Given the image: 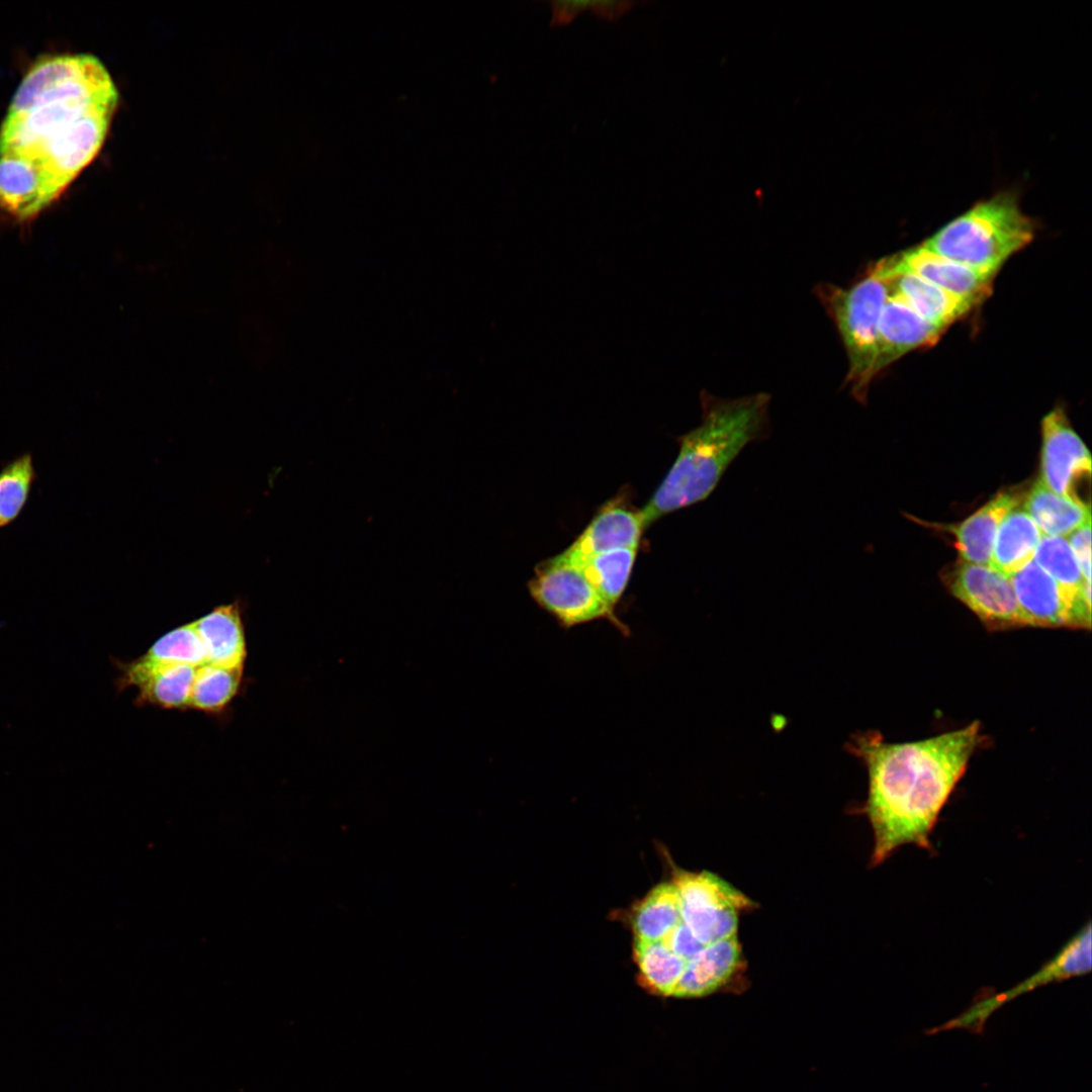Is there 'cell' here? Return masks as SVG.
Masks as SVG:
<instances>
[{
	"label": "cell",
	"instance_id": "13",
	"mask_svg": "<svg viewBox=\"0 0 1092 1092\" xmlns=\"http://www.w3.org/2000/svg\"><path fill=\"white\" fill-rule=\"evenodd\" d=\"M114 665L119 670L117 688L135 687L139 690V705L150 704L167 709L189 707L195 666L151 662L141 657L130 662L114 661Z\"/></svg>",
	"mask_w": 1092,
	"mask_h": 1092
},
{
	"label": "cell",
	"instance_id": "26",
	"mask_svg": "<svg viewBox=\"0 0 1092 1092\" xmlns=\"http://www.w3.org/2000/svg\"><path fill=\"white\" fill-rule=\"evenodd\" d=\"M1087 581H1091V521L1082 525L1067 539Z\"/></svg>",
	"mask_w": 1092,
	"mask_h": 1092
},
{
	"label": "cell",
	"instance_id": "21",
	"mask_svg": "<svg viewBox=\"0 0 1092 1092\" xmlns=\"http://www.w3.org/2000/svg\"><path fill=\"white\" fill-rule=\"evenodd\" d=\"M636 552L637 548L632 547L613 549L594 555L578 565L599 595L613 609L628 583Z\"/></svg>",
	"mask_w": 1092,
	"mask_h": 1092
},
{
	"label": "cell",
	"instance_id": "7",
	"mask_svg": "<svg viewBox=\"0 0 1092 1092\" xmlns=\"http://www.w3.org/2000/svg\"><path fill=\"white\" fill-rule=\"evenodd\" d=\"M533 600L560 625L570 628L598 619H608L623 633L624 625L584 576L581 569L556 556L537 567L529 582Z\"/></svg>",
	"mask_w": 1092,
	"mask_h": 1092
},
{
	"label": "cell",
	"instance_id": "5",
	"mask_svg": "<svg viewBox=\"0 0 1092 1092\" xmlns=\"http://www.w3.org/2000/svg\"><path fill=\"white\" fill-rule=\"evenodd\" d=\"M1036 222L1025 214L1018 192L1001 190L975 203L919 244L962 264L997 273L1034 239Z\"/></svg>",
	"mask_w": 1092,
	"mask_h": 1092
},
{
	"label": "cell",
	"instance_id": "24",
	"mask_svg": "<svg viewBox=\"0 0 1092 1092\" xmlns=\"http://www.w3.org/2000/svg\"><path fill=\"white\" fill-rule=\"evenodd\" d=\"M37 478L32 455L21 453L0 469V529L11 525L24 510Z\"/></svg>",
	"mask_w": 1092,
	"mask_h": 1092
},
{
	"label": "cell",
	"instance_id": "6",
	"mask_svg": "<svg viewBox=\"0 0 1092 1092\" xmlns=\"http://www.w3.org/2000/svg\"><path fill=\"white\" fill-rule=\"evenodd\" d=\"M814 291L832 318L846 352L844 385L856 400L864 402L877 377L878 324L888 295L887 280L873 264L850 286L820 283Z\"/></svg>",
	"mask_w": 1092,
	"mask_h": 1092
},
{
	"label": "cell",
	"instance_id": "12",
	"mask_svg": "<svg viewBox=\"0 0 1092 1092\" xmlns=\"http://www.w3.org/2000/svg\"><path fill=\"white\" fill-rule=\"evenodd\" d=\"M892 273H909L980 304L992 292L997 273L953 261L918 245L881 259Z\"/></svg>",
	"mask_w": 1092,
	"mask_h": 1092
},
{
	"label": "cell",
	"instance_id": "17",
	"mask_svg": "<svg viewBox=\"0 0 1092 1092\" xmlns=\"http://www.w3.org/2000/svg\"><path fill=\"white\" fill-rule=\"evenodd\" d=\"M1018 504L1017 494L1000 492L963 522L940 528L954 536L962 561L990 565L999 525Z\"/></svg>",
	"mask_w": 1092,
	"mask_h": 1092
},
{
	"label": "cell",
	"instance_id": "20",
	"mask_svg": "<svg viewBox=\"0 0 1092 1092\" xmlns=\"http://www.w3.org/2000/svg\"><path fill=\"white\" fill-rule=\"evenodd\" d=\"M1023 509L1044 536L1066 538L1091 521L1089 504L1079 497L1060 495L1039 479L1027 494Z\"/></svg>",
	"mask_w": 1092,
	"mask_h": 1092
},
{
	"label": "cell",
	"instance_id": "28",
	"mask_svg": "<svg viewBox=\"0 0 1092 1092\" xmlns=\"http://www.w3.org/2000/svg\"><path fill=\"white\" fill-rule=\"evenodd\" d=\"M633 1H621V0H601L593 1L589 7L596 16L609 21L618 20L621 16L627 13L635 4Z\"/></svg>",
	"mask_w": 1092,
	"mask_h": 1092
},
{
	"label": "cell",
	"instance_id": "15",
	"mask_svg": "<svg viewBox=\"0 0 1092 1092\" xmlns=\"http://www.w3.org/2000/svg\"><path fill=\"white\" fill-rule=\"evenodd\" d=\"M640 512L610 503L592 520L575 541L556 557L579 565L589 557L618 548H638L644 529Z\"/></svg>",
	"mask_w": 1092,
	"mask_h": 1092
},
{
	"label": "cell",
	"instance_id": "18",
	"mask_svg": "<svg viewBox=\"0 0 1092 1092\" xmlns=\"http://www.w3.org/2000/svg\"><path fill=\"white\" fill-rule=\"evenodd\" d=\"M206 653V663L244 666L246 641L240 609L232 604L214 609L192 622Z\"/></svg>",
	"mask_w": 1092,
	"mask_h": 1092
},
{
	"label": "cell",
	"instance_id": "19",
	"mask_svg": "<svg viewBox=\"0 0 1092 1092\" xmlns=\"http://www.w3.org/2000/svg\"><path fill=\"white\" fill-rule=\"evenodd\" d=\"M1042 534L1023 507L1012 509L999 525L990 565L1010 577L1033 560Z\"/></svg>",
	"mask_w": 1092,
	"mask_h": 1092
},
{
	"label": "cell",
	"instance_id": "1",
	"mask_svg": "<svg viewBox=\"0 0 1092 1092\" xmlns=\"http://www.w3.org/2000/svg\"><path fill=\"white\" fill-rule=\"evenodd\" d=\"M118 99L95 56L35 62L0 125V208L27 220L54 203L98 155Z\"/></svg>",
	"mask_w": 1092,
	"mask_h": 1092
},
{
	"label": "cell",
	"instance_id": "23",
	"mask_svg": "<svg viewBox=\"0 0 1092 1092\" xmlns=\"http://www.w3.org/2000/svg\"><path fill=\"white\" fill-rule=\"evenodd\" d=\"M244 666L225 667L204 663L196 667L190 692L189 707L207 713H217L237 694Z\"/></svg>",
	"mask_w": 1092,
	"mask_h": 1092
},
{
	"label": "cell",
	"instance_id": "8",
	"mask_svg": "<svg viewBox=\"0 0 1092 1092\" xmlns=\"http://www.w3.org/2000/svg\"><path fill=\"white\" fill-rule=\"evenodd\" d=\"M1091 924L1080 929L1040 970L1014 987L978 999L969 1008L946 1022L925 1030L928 1035L963 1029L981 1034L989 1017L1003 1004L1037 987L1082 976L1091 970Z\"/></svg>",
	"mask_w": 1092,
	"mask_h": 1092
},
{
	"label": "cell",
	"instance_id": "9",
	"mask_svg": "<svg viewBox=\"0 0 1092 1092\" xmlns=\"http://www.w3.org/2000/svg\"><path fill=\"white\" fill-rule=\"evenodd\" d=\"M944 583L989 629L1029 626L1010 578L991 565L961 560L944 574Z\"/></svg>",
	"mask_w": 1092,
	"mask_h": 1092
},
{
	"label": "cell",
	"instance_id": "16",
	"mask_svg": "<svg viewBox=\"0 0 1092 1092\" xmlns=\"http://www.w3.org/2000/svg\"><path fill=\"white\" fill-rule=\"evenodd\" d=\"M885 276L889 294L904 302L929 323L946 330L977 306L971 300L951 293L923 278L909 273H892L881 259L874 263Z\"/></svg>",
	"mask_w": 1092,
	"mask_h": 1092
},
{
	"label": "cell",
	"instance_id": "4",
	"mask_svg": "<svg viewBox=\"0 0 1092 1092\" xmlns=\"http://www.w3.org/2000/svg\"><path fill=\"white\" fill-rule=\"evenodd\" d=\"M769 401L764 392L737 398L703 392L701 424L680 437L673 465L640 511L644 527L706 499L742 449L768 437Z\"/></svg>",
	"mask_w": 1092,
	"mask_h": 1092
},
{
	"label": "cell",
	"instance_id": "27",
	"mask_svg": "<svg viewBox=\"0 0 1092 1092\" xmlns=\"http://www.w3.org/2000/svg\"><path fill=\"white\" fill-rule=\"evenodd\" d=\"M593 1L583 0H555L551 1L552 18L551 26H562L571 23L580 13L589 10Z\"/></svg>",
	"mask_w": 1092,
	"mask_h": 1092
},
{
	"label": "cell",
	"instance_id": "3",
	"mask_svg": "<svg viewBox=\"0 0 1092 1092\" xmlns=\"http://www.w3.org/2000/svg\"><path fill=\"white\" fill-rule=\"evenodd\" d=\"M980 740L978 721L917 741L887 742L876 731L852 738L849 750L869 777L862 811L874 835L871 866L903 845L931 849L933 827Z\"/></svg>",
	"mask_w": 1092,
	"mask_h": 1092
},
{
	"label": "cell",
	"instance_id": "2",
	"mask_svg": "<svg viewBox=\"0 0 1092 1092\" xmlns=\"http://www.w3.org/2000/svg\"><path fill=\"white\" fill-rule=\"evenodd\" d=\"M677 899L653 942L635 940L639 983L663 997L700 998L742 987L741 913L754 903L714 873L676 869Z\"/></svg>",
	"mask_w": 1092,
	"mask_h": 1092
},
{
	"label": "cell",
	"instance_id": "10",
	"mask_svg": "<svg viewBox=\"0 0 1092 1092\" xmlns=\"http://www.w3.org/2000/svg\"><path fill=\"white\" fill-rule=\"evenodd\" d=\"M1009 578L1029 626L1090 628L1091 604L1069 593L1033 560Z\"/></svg>",
	"mask_w": 1092,
	"mask_h": 1092
},
{
	"label": "cell",
	"instance_id": "14",
	"mask_svg": "<svg viewBox=\"0 0 1092 1092\" xmlns=\"http://www.w3.org/2000/svg\"><path fill=\"white\" fill-rule=\"evenodd\" d=\"M944 332L890 295L888 290L878 324L877 376L907 353L935 345Z\"/></svg>",
	"mask_w": 1092,
	"mask_h": 1092
},
{
	"label": "cell",
	"instance_id": "22",
	"mask_svg": "<svg viewBox=\"0 0 1092 1092\" xmlns=\"http://www.w3.org/2000/svg\"><path fill=\"white\" fill-rule=\"evenodd\" d=\"M1033 561L1069 593L1091 604V581L1084 578L1065 537L1042 535Z\"/></svg>",
	"mask_w": 1092,
	"mask_h": 1092
},
{
	"label": "cell",
	"instance_id": "11",
	"mask_svg": "<svg viewBox=\"0 0 1092 1092\" xmlns=\"http://www.w3.org/2000/svg\"><path fill=\"white\" fill-rule=\"evenodd\" d=\"M1041 432L1039 480L1060 495L1078 497L1074 493L1076 480L1091 473L1089 450L1071 427L1061 406L1042 419Z\"/></svg>",
	"mask_w": 1092,
	"mask_h": 1092
},
{
	"label": "cell",
	"instance_id": "25",
	"mask_svg": "<svg viewBox=\"0 0 1092 1092\" xmlns=\"http://www.w3.org/2000/svg\"><path fill=\"white\" fill-rule=\"evenodd\" d=\"M158 663H183L198 667L206 663L204 646L191 624L165 634L141 656Z\"/></svg>",
	"mask_w": 1092,
	"mask_h": 1092
}]
</instances>
